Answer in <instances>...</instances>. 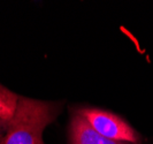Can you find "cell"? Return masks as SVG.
Wrapping results in <instances>:
<instances>
[{
  "label": "cell",
  "instance_id": "cell-1",
  "mask_svg": "<svg viewBox=\"0 0 153 144\" xmlns=\"http://www.w3.org/2000/svg\"><path fill=\"white\" fill-rule=\"evenodd\" d=\"M59 111L60 106L55 103L19 96L4 144H44L43 131L56 119Z\"/></svg>",
  "mask_w": 153,
  "mask_h": 144
},
{
  "label": "cell",
  "instance_id": "cell-6",
  "mask_svg": "<svg viewBox=\"0 0 153 144\" xmlns=\"http://www.w3.org/2000/svg\"><path fill=\"white\" fill-rule=\"evenodd\" d=\"M4 138L5 136H0V144H4Z\"/></svg>",
  "mask_w": 153,
  "mask_h": 144
},
{
  "label": "cell",
  "instance_id": "cell-3",
  "mask_svg": "<svg viewBox=\"0 0 153 144\" xmlns=\"http://www.w3.org/2000/svg\"><path fill=\"white\" fill-rule=\"evenodd\" d=\"M70 144H136L114 141L101 136L86 122L82 115L75 112L70 121Z\"/></svg>",
  "mask_w": 153,
  "mask_h": 144
},
{
  "label": "cell",
  "instance_id": "cell-5",
  "mask_svg": "<svg viewBox=\"0 0 153 144\" xmlns=\"http://www.w3.org/2000/svg\"><path fill=\"white\" fill-rule=\"evenodd\" d=\"M7 128H8V122L1 121V120H0V136H5V135H6Z\"/></svg>",
  "mask_w": 153,
  "mask_h": 144
},
{
  "label": "cell",
  "instance_id": "cell-4",
  "mask_svg": "<svg viewBox=\"0 0 153 144\" xmlns=\"http://www.w3.org/2000/svg\"><path fill=\"white\" fill-rule=\"evenodd\" d=\"M19 95L0 84V120L8 122L15 113Z\"/></svg>",
  "mask_w": 153,
  "mask_h": 144
},
{
  "label": "cell",
  "instance_id": "cell-2",
  "mask_svg": "<svg viewBox=\"0 0 153 144\" xmlns=\"http://www.w3.org/2000/svg\"><path fill=\"white\" fill-rule=\"evenodd\" d=\"M76 112L82 115L86 122L101 136L114 141L139 144L138 133L120 116L107 111L92 107L79 108Z\"/></svg>",
  "mask_w": 153,
  "mask_h": 144
}]
</instances>
